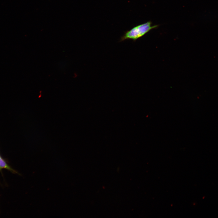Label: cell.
Segmentation results:
<instances>
[{
  "instance_id": "cell-1",
  "label": "cell",
  "mask_w": 218,
  "mask_h": 218,
  "mask_svg": "<svg viewBox=\"0 0 218 218\" xmlns=\"http://www.w3.org/2000/svg\"><path fill=\"white\" fill-rule=\"evenodd\" d=\"M151 21L137 25L126 31L121 36L120 42L131 39L135 41L148 32L151 30L157 28V25H152Z\"/></svg>"
},
{
  "instance_id": "cell-2",
  "label": "cell",
  "mask_w": 218,
  "mask_h": 218,
  "mask_svg": "<svg viewBox=\"0 0 218 218\" xmlns=\"http://www.w3.org/2000/svg\"><path fill=\"white\" fill-rule=\"evenodd\" d=\"M2 169H6L12 171H15L7 164L0 155V170Z\"/></svg>"
}]
</instances>
